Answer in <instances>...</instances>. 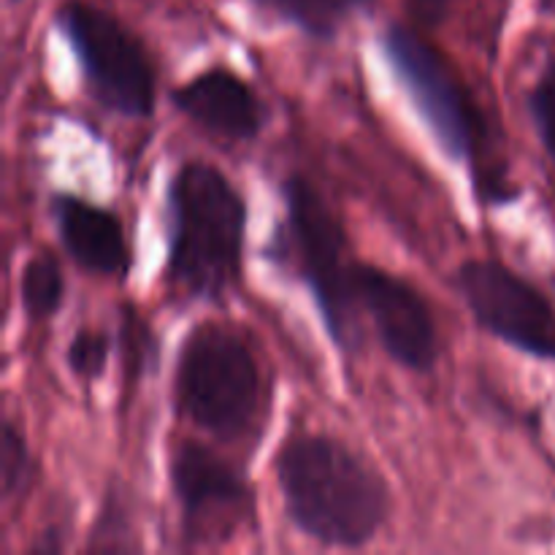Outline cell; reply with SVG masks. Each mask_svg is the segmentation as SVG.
Listing matches in <instances>:
<instances>
[{"mask_svg": "<svg viewBox=\"0 0 555 555\" xmlns=\"http://www.w3.org/2000/svg\"><path fill=\"white\" fill-rule=\"evenodd\" d=\"M133 537L135 531L133 524H130L128 504L122 502L117 491H108L87 551H139L141 545Z\"/></svg>", "mask_w": 555, "mask_h": 555, "instance_id": "e0dca14e", "label": "cell"}, {"mask_svg": "<svg viewBox=\"0 0 555 555\" xmlns=\"http://www.w3.org/2000/svg\"><path fill=\"white\" fill-rule=\"evenodd\" d=\"M108 358H112V336L108 331L81 325L74 331L68 347H65V366L81 383H98L106 374Z\"/></svg>", "mask_w": 555, "mask_h": 555, "instance_id": "9a60e30c", "label": "cell"}, {"mask_svg": "<svg viewBox=\"0 0 555 555\" xmlns=\"http://www.w3.org/2000/svg\"><path fill=\"white\" fill-rule=\"evenodd\" d=\"M65 274L49 249H38L25 260L20 274V307L30 323H49L63 309Z\"/></svg>", "mask_w": 555, "mask_h": 555, "instance_id": "7c38bea8", "label": "cell"}, {"mask_svg": "<svg viewBox=\"0 0 555 555\" xmlns=\"http://www.w3.org/2000/svg\"><path fill=\"white\" fill-rule=\"evenodd\" d=\"M274 477L291 524L318 545L358 551L388 524L385 477L328 434H291L274 455Z\"/></svg>", "mask_w": 555, "mask_h": 555, "instance_id": "6da1fadb", "label": "cell"}, {"mask_svg": "<svg viewBox=\"0 0 555 555\" xmlns=\"http://www.w3.org/2000/svg\"><path fill=\"white\" fill-rule=\"evenodd\" d=\"M52 220L65 255L85 274L122 282L128 276L133 253L122 217L114 209L74 193L52 195Z\"/></svg>", "mask_w": 555, "mask_h": 555, "instance_id": "8fae6325", "label": "cell"}, {"mask_svg": "<svg viewBox=\"0 0 555 555\" xmlns=\"http://www.w3.org/2000/svg\"><path fill=\"white\" fill-rule=\"evenodd\" d=\"M526 112H529L542 150L555 166V57H547L534 85L526 92Z\"/></svg>", "mask_w": 555, "mask_h": 555, "instance_id": "2e32d148", "label": "cell"}, {"mask_svg": "<svg viewBox=\"0 0 555 555\" xmlns=\"http://www.w3.org/2000/svg\"><path fill=\"white\" fill-rule=\"evenodd\" d=\"M171 393L179 421L225 444L258 437L269 410L258 356L236 331L217 323L188 331L177 352Z\"/></svg>", "mask_w": 555, "mask_h": 555, "instance_id": "3957f363", "label": "cell"}, {"mask_svg": "<svg viewBox=\"0 0 555 555\" xmlns=\"http://www.w3.org/2000/svg\"><path fill=\"white\" fill-rule=\"evenodd\" d=\"M356 293L390 361L415 374H431L442 356L431 304L404 276L358 260Z\"/></svg>", "mask_w": 555, "mask_h": 555, "instance_id": "9c48e42d", "label": "cell"}, {"mask_svg": "<svg viewBox=\"0 0 555 555\" xmlns=\"http://www.w3.org/2000/svg\"><path fill=\"white\" fill-rule=\"evenodd\" d=\"M168 482L184 547H222L255 524V491L217 450L182 439L168 453Z\"/></svg>", "mask_w": 555, "mask_h": 555, "instance_id": "52a82bcc", "label": "cell"}, {"mask_svg": "<svg viewBox=\"0 0 555 555\" xmlns=\"http://www.w3.org/2000/svg\"><path fill=\"white\" fill-rule=\"evenodd\" d=\"M54 25L79 63L92 101L125 119H150L157 70L146 43L122 20L90 0H63Z\"/></svg>", "mask_w": 555, "mask_h": 555, "instance_id": "8992f818", "label": "cell"}, {"mask_svg": "<svg viewBox=\"0 0 555 555\" xmlns=\"http://www.w3.org/2000/svg\"><path fill=\"white\" fill-rule=\"evenodd\" d=\"M166 282L188 301L222 304L244 271L247 201L206 160H184L166 190Z\"/></svg>", "mask_w": 555, "mask_h": 555, "instance_id": "7a4b0ae2", "label": "cell"}, {"mask_svg": "<svg viewBox=\"0 0 555 555\" xmlns=\"http://www.w3.org/2000/svg\"><path fill=\"white\" fill-rule=\"evenodd\" d=\"M453 0H406V11L421 27H439L450 16Z\"/></svg>", "mask_w": 555, "mask_h": 555, "instance_id": "d6986e66", "label": "cell"}, {"mask_svg": "<svg viewBox=\"0 0 555 555\" xmlns=\"http://www.w3.org/2000/svg\"><path fill=\"white\" fill-rule=\"evenodd\" d=\"M9 3H22V0H9Z\"/></svg>", "mask_w": 555, "mask_h": 555, "instance_id": "44dd1931", "label": "cell"}, {"mask_svg": "<svg viewBox=\"0 0 555 555\" xmlns=\"http://www.w3.org/2000/svg\"><path fill=\"white\" fill-rule=\"evenodd\" d=\"M285 225L276 233L280 249L293 258L309 287L323 328L341 356L361 347V304L356 293L358 260L350 255V236L323 193L301 173L282 182Z\"/></svg>", "mask_w": 555, "mask_h": 555, "instance_id": "5b68a950", "label": "cell"}, {"mask_svg": "<svg viewBox=\"0 0 555 555\" xmlns=\"http://www.w3.org/2000/svg\"><path fill=\"white\" fill-rule=\"evenodd\" d=\"M146 347H150V328L139 320L133 307H125L122 318V358H125V385L135 383L144 366Z\"/></svg>", "mask_w": 555, "mask_h": 555, "instance_id": "ac0fdd59", "label": "cell"}, {"mask_svg": "<svg viewBox=\"0 0 555 555\" xmlns=\"http://www.w3.org/2000/svg\"><path fill=\"white\" fill-rule=\"evenodd\" d=\"M36 477V459H33L25 431L11 417H5L0 428V488H3L5 502H14L22 493L30 491Z\"/></svg>", "mask_w": 555, "mask_h": 555, "instance_id": "5bb4252c", "label": "cell"}, {"mask_svg": "<svg viewBox=\"0 0 555 555\" xmlns=\"http://www.w3.org/2000/svg\"><path fill=\"white\" fill-rule=\"evenodd\" d=\"M350 5V11H363V9H372L374 0H345Z\"/></svg>", "mask_w": 555, "mask_h": 555, "instance_id": "ffe728a7", "label": "cell"}, {"mask_svg": "<svg viewBox=\"0 0 555 555\" xmlns=\"http://www.w3.org/2000/svg\"><path fill=\"white\" fill-rule=\"evenodd\" d=\"M171 103L190 122L231 144L255 141L266 128L263 98L228 65H211L173 87Z\"/></svg>", "mask_w": 555, "mask_h": 555, "instance_id": "30bf717a", "label": "cell"}, {"mask_svg": "<svg viewBox=\"0 0 555 555\" xmlns=\"http://www.w3.org/2000/svg\"><path fill=\"white\" fill-rule=\"evenodd\" d=\"M453 287L486 334L555 363V301L534 282L496 258H472L453 271Z\"/></svg>", "mask_w": 555, "mask_h": 555, "instance_id": "ba28073f", "label": "cell"}, {"mask_svg": "<svg viewBox=\"0 0 555 555\" xmlns=\"http://www.w3.org/2000/svg\"><path fill=\"white\" fill-rule=\"evenodd\" d=\"M249 3L314 41H334L345 16L352 14L345 0H249Z\"/></svg>", "mask_w": 555, "mask_h": 555, "instance_id": "4fadbf2b", "label": "cell"}, {"mask_svg": "<svg viewBox=\"0 0 555 555\" xmlns=\"http://www.w3.org/2000/svg\"><path fill=\"white\" fill-rule=\"evenodd\" d=\"M379 49L417 117L426 122L439 150L472 171L475 190L486 188V157L491 150V122L475 92L453 65L417 27L390 22L379 36Z\"/></svg>", "mask_w": 555, "mask_h": 555, "instance_id": "277c9868", "label": "cell"}]
</instances>
